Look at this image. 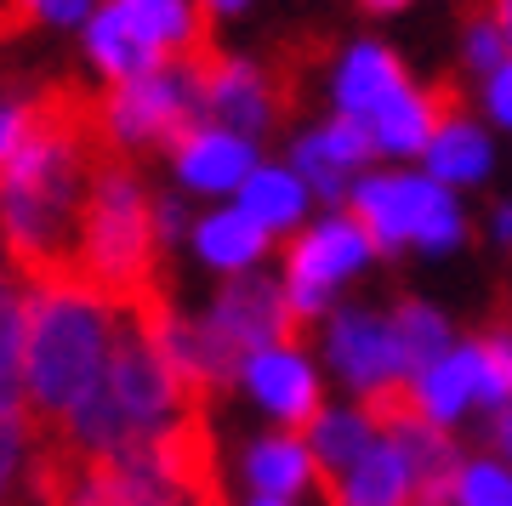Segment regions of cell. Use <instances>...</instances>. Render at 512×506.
<instances>
[{
    "label": "cell",
    "instance_id": "obj_7",
    "mask_svg": "<svg viewBox=\"0 0 512 506\" xmlns=\"http://www.w3.org/2000/svg\"><path fill=\"white\" fill-rule=\"evenodd\" d=\"M319 347H325V370L359 404L387 410L410 387V359H404V342H399V330H393V313L336 308L325 319V342Z\"/></svg>",
    "mask_w": 512,
    "mask_h": 506
},
{
    "label": "cell",
    "instance_id": "obj_22",
    "mask_svg": "<svg viewBox=\"0 0 512 506\" xmlns=\"http://www.w3.org/2000/svg\"><path fill=\"white\" fill-rule=\"evenodd\" d=\"M86 57L97 63V74H103L109 86H126L137 74H154L160 63H171V57H160L148 46L143 29H137L114 0H103L92 12V23H86Z\"/></svg>",
    "mask_w": 512,
    "mask_h": 506
},
{
    "label": "cell",
    "instance_id": "obj_3",
    "mask_svg": "<svg viewBox=\"0 0 512 506\" xmlns=\"http://www.w3.org/2000/svg\"><path fill=\"white\" fill-rule=\"evenodd\" d=\"M154 251H160V228H154V199L131 165H120L114 148L92 188V211H86V234H80V279L109 290L114 302H137L154 285Z\"/></svg>",
    "mask_w": 512,
    "mask_h": 506
},
{
    "label": "cell",
    "instance_id": "obj_14",
    "mask_svg": "<svg viewBox=\"0 0 512 506\" xmlns=\"http://www.w3.org/2000/svg\"><path fill=\"white\" fill-rule=\"evenodd\" d=\"M421 472L399 450V438L382 427V438L353 461L342 478H330V501L336 506H416Z\"/></svg>",
    "mask_w": 512,
    "mask_h": 506
},
{
    "label": "cell",
    "instance_id": "obj_16",
    "mask_svg": "<svg viewBox=\"0 0 512 506\" xmlns=\"http://www.w3.org/2000/svg\"><path fill=\"white\" fill-rule=\"evenodd\" d=\"M444 114H450V109H444L439 91H427V86H416V80H404V86L387 97L382 109L370 114V120H359V126L370 131L376 160H421Z\"/></svg>",
    "mask_w": 512,
    "mask_h": 506
},
{
    "label": "cell",
    "instance_id": "obj_27",
    "mask_svg": "<svg viewBox=\"0 0 512 506\" xmlns=\"http://www.w3.org/2000/svg\"><path fill=\"white\" fill-rule=\"evenodd\" d=\"M40 450V421L29 410V398L0 393V495L18 484V472L29 467V455Z\"/></svg>",
    "mask_w": 512,
    "mask_h": 506
},
{
    "label": "cell",
    "instance_id": "obj_15",
    "mask_svg": "<svg viewBox=\"0 0 512 506\" xmlns=\"http://www.w3.org/2000/svg\"><path fill=\"white\" fill-rule=\"evenodd\" d=\"M404 80L410 74H404L399 52H387L382 40H353L330 69V109L348 114V120H370Z\"/></svg>",
    "mask_w": 512,
    "mask_h": 506
},
{
    "label": "cell",
    "instance_id": "obj_5",
    "mask_svg": "<svg viewBox=\"0 0 512 506\" xmlns=\"http://www.w3.org/2000/svg\"><path fill=\"white\" fill-rule=\"evenodd\" d=\"M97 120L114 148H177L194 126H205V57H171L154 74L109 86Z\"/></svg>",
    "mask_w": 512,
    "mask_h": 506
},
{
    "label": "cell",
    "instance_id": "obj_21",
    "mask_svg": "<svg viewBox=\"0 0 512 506\" xmlns=\"http://www.w3.org/2000/svg\"><path fill=\"white\" fill-rule=\"evenodd\" d=\"M308 450H313V461H319V472H325V484L330 478H342V472L359 461V455L382 438V410L376 404H325L319 416L308 421Z\"/></svg>",
    "mask_w": 512,
    "mask_h": 506
},
{
    "label": "cell",
    "instance_id": "obj_4",
    "mask_svg": "<svg viewBox=\"0 0 512 506\" xmlns=\"http://www.w3.org/2000/svg\"><path fill=\"white\" fill-rule=\"evenodd\" d=\"M348 211L365 222V234L376 239V251H427L450 256L467 245V211L461 194L444 188L427 171H365L353 188Z\"/></svg>",
    "mask_w": 512,
    "mask_h": 506
},
{
    "label": "cell",
    "instance_id": "obj_40",
    "mask_svg": "<svg viewBox=\"0 0 512 506\" xmlns=\"http://www.w3.org/2000/svg\"><path fill=\"white\" fill-rule=\"evenodd\" d=\"M245 506H296V501H274V495H251Z\"/></svg>",
    "mask_w": 512,
    "mask_h": 506
},
{
    "label": "cell",
    "instance_id": "obj_35",
    "mask_svg": "<svg viewBox=\"0 0 512 506\" xmlns=\"http://www.w3.org/2000/svg\"><path fill=\"white\" fill-rule=\"evenodd\" d=\"M154 228H160V239H177L188 228L183 222V205L177 199H154Z\"/></svg>",
    "mask_w": 512,
    "mask_h": 506
},
{
    "label": "cell",
    "instance_id": "obj_19",
    "mask_svg": "<svg viewBox=\"0 0 512 506\" xmlns=\"http://www.w3.org/2000/svg\"><path fill=\"white\" fill-rule=\"evenodd\" d=\"M239 467H245L251 495H274V501H302V495H313V489L325 484V472H319V461H313L308 438L285 433V427L268 433V438H256Z\"/></svg>",
    "mask_w": 512,
    "mask_h": 506
},
{
    "label": "cell",
    "instance_id": "obj_10",
    "mask_svg": "<svg viewBox=\"0 0 512 506\" xmlns=\"http://www.w3.org/2000/svg\"><path fill=\"white\" fill-rule=\"evenodd\" d=\"M205 319L239 359L256 353V347L291 342V325H296L291 302H285V279H268V273H234Z\"/></svg>",
    "mask_w": 512,
    "mask_h": 506
},
{
    "label": "cell",
    "instance_id": "obj_29",
    "mask_svg": "<svg viewBox=\"0 0 512 506\" xmlns=\"http://www.w3.org/2000/svg\"><path fill=\"white\" fill-rule=\"evenodd\" d=\"M484 347V393H478V410H507L512 404V330H490L478 336Z\"/></svg>",
    "mask_w": 512,
    "mask_h": 506
},
{
    "label": "cell",
    "instance_id": "obj_39",
    "mask_svg": "<svg viewBox=\"0 0 512 506\" xmlns=\"http://www.w3.org/2000/svg\"><path fill=\"white\" fill-rule=\"evenodd\" d=\"M359 6H370V12H382V18H393V12H404L410 0H359Z\"/></svg>",
    "mask_w": 512,
    "mask_h": 506
},
{
    "label": "cell",
    "instance_id": "obj_20",
    "mask_svg": "<svg viewBox=\"0 0 512 506\" xmlns=\"http://www.w3.org/2000/svg\"><path fill=\"white\" fill-rule=\"evenodd\" d=\"M188 239H194V256H200L205 268L228 273V279H234V273H256L262 256L274 251V234H268L251 211H239V205L205 211V217L188 228Z\"/></svg>",
    "mask_w": 512,
    "mask_h": 506
},
{
    "label": "cell",
    "instance_id": "obj_12",
    "mask_svg": "<svg viewBox=\"0 0 512 506\" xmlns=\"http://www.w3.org/2000/svg\"><path fill=\"white\" fill-rule=\"evenodd\" d=\"M171 165H177V182L188 194H239L262 160H256V137L205 120L171 148Z\"/></svg>",
    "mask_w": 512,
    "mask_h": 506
},
{
    "label": "cell",
    "instance_id": "obj_34",
    "mask_svg": "<svg viewBox=\"0 0 512 506\" xmlns=\"http://www.w3.org/2000/svg\"><path fill=\"white\" fill-rule=\"evenodd\" d=\"M490 450H495V455H501V461L512 467V404L490 416Z\"/></svg>",
    "mask_w": 512,
    "mask_h": 506
},
{
    "label": "cell",
    "instance_id": "obj_33",
    "mask_svg": "<svg viewBox=\"0 0 512 506\" xmlns=\"http://www.w3.org/2000/svg\"><path fill=\"white\" fill-rule=\"evenodd\" d=\"M23 131H29V97H23V103H0V160L18 154Z\"/></svg>",
    "mask_w": 512,
    "mask_h": 506
},
{
    "label": "cell",
    "instance_id": "obj_25",
    "mask_svg": "<svg viewBox=\"0 0 512 506\" xmlns=\"http://www.w3.org/2000/svg\"><path fill=\"white\" fill-rule=\"evenodd\" d=\"M393 330H399V342H404L410 376H416V370H427L433 359H444V353L461 342L456 330H450V319H444L433 302H421V296H410V302H399V308H393Z\"/></svg>",
    "mask_w": 512,
    "mask_h": 506
},
{
    "label": "cell",
    "instance_id": "obj_2",
    "mask_svg": "<svg viewBox=\"0 0 512 506\" xmlns=\"http://www.w3.org/2000/svg\"><path fill=\"white\" fill-rule=\"evenodd\" d=\"M120 336V302L86 279L35 285L29 296V353H23V398L40 433L69 421L109 370Z\"/></svg>",
    "mask_w": 512,
    "mask_h": 506
},
{
    "label": "cell",
    "instance_id": "obj_24",
    "mask_svg": "<svg viewBox=\"0 0 512 506\" xmlns=\"http://www.w3.org/2000/svg\"><path fill=\"white\" fill-rule=\"evenodd\" d=\"M114 6L143 29V40L160 57H200V40H205L200 0H114Z\"/></svg>",
    "mask_w": 512,
    "mask_h": 506
},
{
    "label": "cell",
    "instance_id": "obj_30",
    "mask_svg": "<svg viewBox=\"0 0 512 506\" xmlns=\"http://www.w3.org/2000/svg\"><path fill=\"white\" fill-rule=\"evenodd\" d=\"M512 57V46H507V35H501V23H495V12L490 18H473L467 29H461V63H467V74H495L501 63Z\"/></svg>",
    "mask_w": 512,
    "mask_h": 506
},
{
    "label": "cell",
    "instance_id": "obj_9",
    "mask_svg": "<svg viewBox=\"0 0 512 506\" xmlns=\"http://www.w3.org/2000/svg\"><path fill=\"white\" fill-rule=\"evenodd\" d=\"M370 160H376V143H370V131L359 120H348V114H330L325 126L302 131L291 143V165L302 171L313 199L330 205V211H348V199L359 188V177L370 171Z\"/></svg>",
    "mask_w": 512,
    "mask_h": 506
},
{
    "label": "cell",
    "instance_id": "obj_28",
    "mask_svg": "<svg viewBox=\"0 0 512 506\" xmlns=\"http://www.w3.org/2000/svg\"><path fill=\"white\" fill-rule=\"evenodd\" d=\"M23 353H29V296L0 285V393L23 398Z\"/></svg>",
    "mask_w": 512,
    "mask_h": 506
},
{
    "label": "cell",
    "instance_id": "obj_1",
    "mask_svg": "<svg viewBox=\"0 0 512 506\" xmlns=\"http://www.w3.org/2000/svg\"><path fill=\"white\" fill-rule=\"evenodd\" d=\"M109 154L97 103L74 91L29 97V131L18 154L0 160V239L29 285L80 279V234Z\"/></svg>",
    "mask_w": 512,
    "mask_h": 506
},
{
    "label": "cell",
    "instance_id": "obj_13",
    "mask_svg": "<svg viewBox=\"0 0 512 506\" xmlns=\"http://www.w3.org/2000/svg\"><path fill=\"white\" fill-rule=\"evenodd\" d=\"M279 97L268 69H256L251 57H205V120H217L228 131L262 137L274 126Z\"/></svg>",
    "mask_w": 512,
    "mask_h": 506
},
{
    "label": "cell",
    "instance_id": "obj_17",
    "mask_svg": "<svg viewBox=\"0 0 512 506\" xmlns=\"http://www.w3.org/2000/svg\"><path fill=\"white\" fill-rule=\"evenodd\" d=\"M416 165L427 171V177H439L444 188H456V194L461 188H484V182L495 177V137H490L484 120L450 109Z\"/></svg>",
    "mask_w": 512,
    "mask_h": 506
},
{
    "label": "cell",
    "instance_id": "obj_41",
    "mask_svg": "<svg viewBox=\"0 0 512 506\" xmlns=\"http://www.w3.org/2000/svg\"><path fill=\"white\" fill-rule=\"evenodd\" d=\"M0 35H6V23H0Z\"/></svg>",
    "mask_w": 512,
    "mask_h": 506
},
{
    "label": "cell",
    "instance_id": "obj_36",
    "mask_svg": "<svg viewBox=\"0 0 512 506\" xmlns=\"http://www.w3.org/2000/svg\"><path fill=\"white\" fill-rule=\"evenodd\" d=\"M490 239L512 251V199H501V205L490 211Z\"/></svg>",
    "mask_w": 512,
    "mask_h": 506
},
{
    "label": "cell",
    "instance_id": "obj_18",
    "mask_svg": "<svg viewBox=\"0 0 512 506\" xmlns=\"http://www.w3.org/2000/svg\"><path fill=\"white\" fill-rule=\"evenodd\" d=\"M160 342H165V359H171V370L183 376V387L194 398L211 393V387H228V381H239V353L228 342H222L217 330H211V319H177V313H165L160 325Z\"/></svg>",
    "mask_w": 512,
    "mask_h": 506
},
{
    "label": "cell",
    "instance_id": "obj_6",
    "mask_svg": "<svg viewBox=\"0 0 512 506\" xmlns=\"http://www.w3.org/2000/svg\"><path fill=\"white\" fill-rule=\"evenodd\" d=\"M376 239L353 211H325L313 217L285 251V302L296 319H330L336 313V290L353 285L359 273L376 262Z\"/></svg>",
    "mask_w": 512,
    "mask_h": 506
},
{
    "label": "cell",
    "instance_id": "obj_31",
    "mask_svg": "<svg viewBox=\"0 0 512 506\" xmlns=\"http://www.w3.org/2000/svg\"><path fill=\"white\" fill-rule=\"evenodd\" d=\"M97 0H12L6 6V35H18L29 23H92Z\"/></svg>",
    "mask_w": 512,
    "mask_h": 506
},
{
    "label": "cell",
    "instance_id": "obj_32",
    "mask_svg": "<svg viewBox=\"0 0 512 506\" xmlns=\"http://www.w3.org/2000/svg\"><path fill=\"white\" fill-rule=\"evenodd\" d=\"M478 97H484V120H490L495 131H512V57L495 74L478 80Z\"/></svg>",
    "mask_w": 512,
    "mask_h": 506
},
{
    "label": "cell",
    "instance_id": "obj_8",
    "mask_svg": "<svg viewBox=\"0 0 512 506\" xmlns=\"http://www.w3.org/2000/svg\"><path fill=\"white\" fill-rule=\"evenodd\" d=\"M239 387L268 421H279L285 433H308V421L325 410V376L319 364L302 353L296 342L256 347L239 364Z\"/></svg>",
    "mask_w": 512,
    "mask_h": 506
},
{
    "label": "cell",
    "instance_id": "obj_26",
    "mask_svg": "<svg viewBox=\"0 0 512 506\" xmlns=\"http://www.w3.org/2000/svg\"><path fill=\"white\" fill-rule=\"evenodd\" d=\"M450 506H512V467L501 455H467L450 472Z\"/></svg>",
    "mask_w": 512,
    "mask_h": 506
},
{
    "label": "cell",
    "instance_id": "obj_37",
    "mask_svg": "<svg viewBox=\"0 0 512 506\" xmlns=\"http://www.w3.org/2000/svg\"><path fill=\"white\" fill-rule=\"evenodd\" d=\"M200 6H205V18H239L251 0H200Z\"/></svg>",
    "mask_w": 512,
    "mask_h": 506
},
{
    "label": "cell",
    "instance_id": "obj_11",
    "mask_svg": "<svg viewBox=\"0 0 512 506\" xmlns=\"http://www.w3.org/2000/svg\"><path fill=\"white\" fill-rule=\"evenodd\" d=\"M478 393H484V347L456 342L444 359H433L427 370L410 376L404 404H410L421 421H433V427L450 433V427H461V421L478 410Z\"/></svg>",
    "mask_w": 512,
    "mask_h": 506
},
{
    "label": "cell",
    "instance_id": "obj_23",
    "mask_svg": "<svg viewBox=\"0 0 512 506\" xmlns=\"http://www.w3.org/2000/svg\"><path fill=\"white\" fill-rule=\"evenodd\" d=\"M239 211H251L268 234H302L308 228V211H313V188L302 182L296 165H256L245 188L234 194Z\"/></svg>",
    "mask_w": 512,
    "mask_h": 506
},
{
    "label": "cell",
    "instance_id": "obj_38",
    "mask_svg": "<svg viewBox=\"0 0 512 506\" xmlns=\"http://www.w3.org/2000/svg\"><path fill=\"white\" fill-rule=\"evenodd\" d=\"M495 23H501V35H507V46H512V0H495Z\"/></svg>",
    "mask_w": 512,
    "mask_h": 506
}]
</instances>
